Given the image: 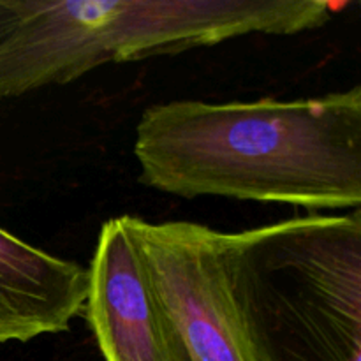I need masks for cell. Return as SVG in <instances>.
<instances>
[{
    "instance_id": "6da1fadb",
    "label": "cell",
    "mask_w": 361,
    "mask_h": 361,
    "mask_svg": "<svg viewBox=\"0 0 361 361\" xmlns=\"http://www.w3.org/2000/svg\"><path fill=\"white\" fill-rule=\"evenodd\" d=\"M134 155L140 182L169 196L360 210L361 87L319 97L145 109Z\"/></svg>"
},
{
    "instance_id": "7a4b0ae2",
    "label": "cell",
    "mask_w": 361,
    "mask_h": 361,
    "mask_svg": "<svg viewBox=\"0 0 361 361\" xmlns=\"http://www.w3.org/2000/svg\"><path fill=\"white\" fill-rule=\"evenodd\" d=\"M0 42V99L67 85L106 63L137 62L242 35L324 27V0H13Z\"/></svg>"
},
{
    "instance_id": "3957f363",
    "label": "cell",
    "mask_w": 361,
    "mask_h": 361,
    "mask_svg": "<svg viewBox=\"0 0 361 361\" xmlns=\"http://www.w3.org/2000/svg\"><path fill=\"white\" fill-rule=\"evenodd\" d=\"M233 303L257 361H361V212L222 233Z\"/></svg>"
},
{
    "instance_id": "277c9868",
    "label": "cell",
    "mask_w": 361,
    "mask_h": 361,
    "mask_svg": "<svg viewBox=\"0 0 361 361\" xmlns=\"http://www.w3.org/2000/svg\"><path fill=\"white\" fill-rule=\"evenodd\" d=\"M126 224L189 361H257L229 293L222 233L134 215H126Z\"/></svg>"
},
{
    "instance_id": "5b68a950",
    "label": "cell",
    "mask_w": 361,
    "mask_h": 361,
    "mask_svg": "<svg viewBox=\"0 0 361 361\" xmlns=\"http://www.w3.org/2000/svg\"><path fill=\"white\" fill-rule=\"evenodd\" d=\"M83 316L104 361H189L126 215L99 231Z\"/></svg>"
},
{
    "instance_id": "8992f818",
    "label": "cell",
    "mask_w": 361,
    "mask_h": 361,
    "mask_svg": "<svg viewBox=\"0 0 361 361\" xmlns=\"http://www.w3.org/2000/svg\"><path fill=\"white\" fill-rule=\"evenodd\" d=\"M87 291V268L0 228V345L67 331Z\"/></svg>"
},
{
    "instance_id": "52a82bcc",
    "label": "cell",
    "mask_w": 361,
    "mask_h": 361,
    "mask_svg": "<svg viewBox=\"0 0 361 361\" xmlns=\"http://www.w3.org/2000/svg\"><path fill=\"white\" fill-rule=\"evenodd\" d=\"M14 21L13 0H0V42L9 34L11 25Z\"/></svg>"
}]
</instances>
